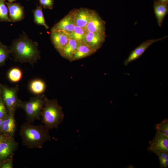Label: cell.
Wrapping results in <instances>:
<instances>
[{"label":"cell","mask_w":168,"mask_h":168,"mask_svg":"<svg viewBox=\"0 0 168 168\" xmlns=\"http://www.w3.org/2000/svg\"><path fill=\"white\" fill-rule=\"evenodd\" d=\"M10 49L16 62L28 63L33 66L41 58L38 43L30 39L24 32L13 41Z\"/></svg>","instance_id":"cell-1"},{"label":"cell","mask_w":168,"mask_h":168,"mask_svg":"<svg viewBox=\"0 0 168 168\" xmlns=\"http://www.w3.org/2000/svg\"><path fill=\"white\" fill-rule=\"evenodd\" d=\"M49 131L43 124L35 125L27 121L21 126L20 135L25 147L41 149L46 142L51 140Z\"/></svg>","instance_id":"cell-2"},{"label":"cell","mask_w":168,"mask_h":168,"mask_svg":"<svg viewBox=\"0 0 168 168\" xmlns=\"http://www.w3.org/2000/svg\"><path fill=\"white\" fill-rule=\"evenodd\" d=\"M42 122L49 131L57 129L63 121L64 115L62 107L55 99L47 98L42 109Z\"/></svg>","instance_id":"cell-3"},{"label":"cell","mask_w":168,"mask_h":168,"mask_svg":"<svg viewBox=\"0 0 168 168\" xmlns=\"http://www.w3.org/2000/svg\"><path fill=\"white\" fill-rule=\"evenodd\" d=\"M47 98L42 94L31 97L27 101H22L20 108L25 112L27 122L33 123L34 121L40 119Z\"/></svg>","instance_id":"cell-4"},{"label":"cell","mask_w":168,"mask_h":168,"mask_svg":"<svg viewBox=\"0 0 168 168\" xmlns=\"http://www.w3.org/2000/svg\"><path fill=\"white\" fill-rule=\"evenodd\" d=\"M19 86L17 85L13 87L0 83L1 93L8 113L15 112L20 108L22 101L18 96Z\"/></svg>","instance_id":"cell-5"},{"label":"cell","mask_w":168,"mask_h":168,"mask_svg":"<svg viewBox=\"0 0 168 168\" xmlns=\"http://www.w3.org/2000/svg\"><path fill=\"white\" fill-rule=\"evenodd\" d=\"M167 36L157 39H148L143 41L139 45L132 51L128 57L124 61V64L128 66L131 62L138 59L147 49L152 44L166 39Z\"/></svg>","instance_id":"cell-6"},{"label":"cell","mask_w":168,"mask_h":168,"mask_svg":"<svg viewBox=\"0 0 168 168\" xmlns=\"http://www.w3.org/2000/svg\"><path fill=\"white\" fill-rule=\"evenodd\" d=\"M14 138L8 137L0 143V160H6L12 156L18 147Z\"/></svg>","instance_id":"cell-7"},{"label":"cell","mask_w":168,"mask_h":168,"mask_svg":"<svg viewBox=\"0 0 168 168\" xmlns=\"http://www.w3.org/2000/svg\"><path fill=\"white\" fill-rule=\"evenodd\" d=\"M106 37L105 33L86 32L82 42L96 52L105 42Z\"/></svg>","instance_id":"cell-8"},{"label":"cell","mask_w":168,"mask_h":168,"mask_svg":"<svg viewBox=\"0 0 168 168\" xmlns=\"http://www.w3.org/2000/svg\"><path fill=\"white\" fill-rule=\"evenodd\" d=\"M50 37L54 48L59 53L68 43L69 39V35L65 32L52 28Z\"/></svg>","instance_id":"cell-9"},{"label":"cell","mask_w":168,"mask_h":168,"mask_svg":"<svg viewBox=\"0 0 168 168\" xmlns=\"http://www.w3.org/2000/svg\"><path fill=\"white\" fill-rule=\"evenodd\" d=\"M150 145L147 150L151 152L162 151H168V137L156 132L153 139L149 142Z\"/></svg>","instance_id":"cell-10"},{"label":"cell","mask_w":168,"mask_h":168,"mask_svg":"<svg viewBox=\"0 0 168 168\" xmlns=\"http://www.w3.org/2000/svg\"><path fill=\"white\" fill-rule=\"evenodd\" d=\"M85 29L86 32L105 33V22L94 11Z\"/></svg>","instance_id":"cell-11"},{"label":"cell","mask_w":168,"mask_h":168,"mask_svg":"<svg viewBox=\"0 0 168 168\" xmlns=\"http://www.w3.org/2000/svg\"><path fill=\"white\" fill-rule=\"evenodd\" d=\"M76 26L84 29L91 19L94 10L85 8L73 10Z\"/></svg>","instance_id":"cell-12"},{"label":"cell","mask_w":168,"mask_h":168,"mask_svg":"<svg viewBox=\"0 0 168 168\" xmlns=\"http://www.w3.org/2000/svg\"><path fill=\"white\" fill-rule=\"evenodd\" d=\"M76 25L73 10L54 25L52 28L63 31L69 35L74 30Z\"/></svg>","instance_id":"cell-13"},{"label":"cell","mask_w":168,"mask_h":168,"mask_svg":"<svg viewBox=\"0 0 168 168\" xmlns=\"http://www.w3.org/2000/svg\"><path fill=\"white\" fill-rule=\"evenodd\" d=\"M15 112L8 113L7 117L3 121L1 132L8 137L14 138L16 130L17 124L15 118Z\"/></svg>","instance_id":"cell-14"},{"label":"cell","mask_w":168,"mask_h":168,"mask_svg":"<svg viewBox=\"0 0 168 168\" xmlns=\"http://www.w3.org/2000/svg\"><path fill=\"white\" fill-rule=\"evenodd\" d=\"M5 4L8 9L9 16L11 22H17L24 19L25 12L23 6L17 3L5 2Z\"/></svg>","instance_id":"cell-15"},{"label":"cell","mask_w":168,"mask_h":168,"mask_svg":"<svg viewBox=\"0 0 168 168\" xmlns=\"http://www.w3.org/2000/svg\"><path fill=\"white\" fill-rule=\"evenodd\" d=\"M95 51L82 42H78L77 48L72 56L70 62L83 58L95 53Z\"/></svg>","instance_id":"cell-16"},{"label":"cell","mask_w":168,"mask_h":168,"mask_svg":"<svg viewBox=\"0 0 168 168\" xmlns=\"http://www.w3.org/2000/svg\"><path fill=\"white\" fill-rule=\"evenodd\" d=\"M153 8L154 12L159 26H161L164 18L168 12L167 4L155 1Z\"/></svg>","instance_id":"cell-17"},{"label":"cell","mask_w":168,"mask_h":168,"mask_svg":"<svg viewBox=\"0 0 168 168\" xmlns=\"http://www.w3.org/2000/svg\"><path fill=\"white\" fill-rule=\"evenodd\" d=\"M77 42L74 40L70 39L66 45L59 54L62 57L70 61L77 48Z\"/></svg>","instance_id":"cell-18"},{"label":"cell","mask_w":168,"mask_h":168,"mask_svg":"<svg viewBox=\"0 0 168 168\" xmlns=\"http://www.w3.org/2000/svg\"><path fill=\"white\" fill-rule=\"evenodd\" d=\"M46 87L44 82L40 79H35L32 81L29 85L30 91L36 95L43 94L45 90Z\"/></svg>","instance_id":"cell-19"},{"label":"cell","mask_w":168,"mask_h":168,"mask_svg":"<svg viewBox=\"0 0 168 168\" xmlns=\"http://www.w3.org/2000/svg\"><path fill=\"white\" fill-rule=\"evenodd\" d=\"M32 12L35 22L38 25L44 26L46 29H49V27L45 21L42 7L40 5L37 6L36 8Z\"/></svg>","instance_id":"cell-20"},{"label":"cell","mask_w":168,"mask_h":168,"mask_svg":"<svg viewBox=\"0 0 168 168\" xmlns=\"http://www.w3.org/2000/svg\"><path fill=\"white\" fill-rule=\"evenodd\" d=\"M86 33L85 29L76 25L73 31L69 35V38L77 42H82Z\"/></svg>","instance_id":"cell-21"},{"label":"cell","mask_w":168,"mask_h":168,"mask_svg":"<svg viewBox=\"0 0 168 168\" xmlns=\"http://www.w3.org/2000/svg\"><path fill=\"white\" fill-rule=\"evenodd\" d=\"M11 54L10 49L0 42V68L5 64Z\"/></svg>","instance_id":"cell-22"},{"label":"cell","mask_w":168,"mask_h":168,"mask_svg":"<svg viewBox=\"0 0 168 168\" xmlns=\"http://www.w3.org/2000/svg\"><path fill=\"white\" fill-rule=\"evenodd\" d=\"M22 77L21 70L17 68H14L11 69L8 72L7 77L9 80L13 82L19 81Z\"/></svg>","instance_id":"cell-23"},{"label":"cell","mask_w":168,"mask_h":168,"mask_svg":"<svg viewBox=\"0 0 168 168\" xmlns=\"http://www.w3.org/2000/svg\"><path fill=\"white\" fill-rule=\"evenodd\" d=\"M6 0H0V21L11 22L8 14Z\"/></svg>","instance_id":"cell-24"},{"label":"cell","mask_w":168,"mask_h":168,"mask_svg":"<svg viewBox=\"0 0 168 168\" xmlns=\"http://www.w3.org/2000/svg\"><path fill=\"white\" fill-rule=\"evenodd\" d=\"M158 156L160 167L167 168L168 166V151H162L155 153Z\"/></svg>","instance_id":"cell-25"},{"label":"cell","mask_w":168,"mask_h":168,"mask_svg":"<svg viewBox=\"0 0 168 168\" xmlns=\"http://www.w3.org/2000/svg\"><path fill=\"white\" fill-rule=\"evenodd\" d=\"M155 128L157 132L168 137V120L164 119L161 122L156 124Z\"/></svg>","instance_id":"cell-26"},{"label":"cell","mask_w":168,"mask_h":168,"mask_svg":"<svg viewBox=\"0 0 168 168\" xmlns=\"http://www.w3.org/2000/svg\"><path fill=\"white\" fill-rule=\"evenodd\" d=\"M8 113L5 103L0 94V119H4L8 115Z\"/></svg>","instance_id":"cell-27"},{"label":"cell","mask_w":168,"mask_h":168,"mask_svg":"<svg viewBox=\"0 0 168 168\" xmlns=\"http://www.w3.org/2000/svg\"><path fill=\"white\" fill-rule=\"evenodd\" d=\"M40 6L45 9H52L54 4V0H39Z\"/></svg>","instance_id":"cell-28"},{"label":"cell","mask_w":168,"mask_h":168,"mask_svg":"<svg viewBox=\"0 0 168 168\" xmlns=\"http://www.w3.org/2000/svg\"><path fill=\"white\" fill-rule=\"evenodd\" d=\"M12 156L7 159V161L2 164L1 166L2 168H12L13 167L12 163Z\"/></svg>","instance_id":"cell-29"},{"label":"cell","mask_w":168,"mask_h":168,"mask_svg":"<svg viewBox=\"0 0 168 168\" xmlns=\"http://www.w3.org/2000/svg\"><path fill=\"white\" fill-rule=\"evenodd\" d=\"M8 137L3 134H0V143Z\"/></svg>","instance_id":"cell-30"},{"label":"cell","mask_w":168,"mask_h":168,"mask_svg":"<svg viewBox=\"0 0 168 168\" xmlns=\"http://www.w3.org/2000/svg\"><path fill=\"white\" fill-rule=\"evenodd\" d=\"M156 1L161 3L167 4L168 0H156Z\"/></svg>","instance_id":"cell-31"},{"label":"cell","mask_w":168,"mask_h":168,"mask_svg":"<svg viewBox=\"0 0 168 168\" xmlns=\"http://www.w3.org/2000/svg\"><path fill=\"white\" fill-rule=\"evenodd\" d=\"M3 119H0V131L1 132V128L2 126V124Z\"/></svg>","instance_id":"cell-32"},{"label":"cell","mask_w":168,"mask_h":168,"mask_svg":"<svg viewBox=\"0 0 168 168\" xmlns=\"http://www.w3.org/2000/svg\"><path fill=\"white\" fill-rule=\"evenodd\" d=\"M8 1L9 3H12L14 1L16 0H6Z\"/></svg>","instance_id":"cell-33"},{"label":"cell","mask_w":168,"mask_h":168,"mask_svg":"<svg viewBox=\"0 0 168 168\" xmlns=\"http://www.w3.org/2000/svg\"><path fill=\"white\" fill-rule=\"evenodd\" d=\"M2 161L0 160V167L1 166V165L2 164Z\"/></svg>","instance_id":"cell-34"},{"label":"cell","mask_w":168,"mask_h":168,"mask_svg":"<svg viewBox=\"0 0 168 168\" xmlns=\"http://www.w3.org/2000/svg\"><path fill=\"white\" fill-rule=\"evenodd\" d=\"M1 93L0 89V94Z\"/></svg>","instance_id":"cell-35"},{"label":"cell","mask_w":168,"mask_h":168,"mask_svg":"<svg viewBox=\"0 0 168 168\" xmlns=\"http://www.w3.org/2000/svg\"></svg>","instance_id":"cell-36"}]
</instances>
